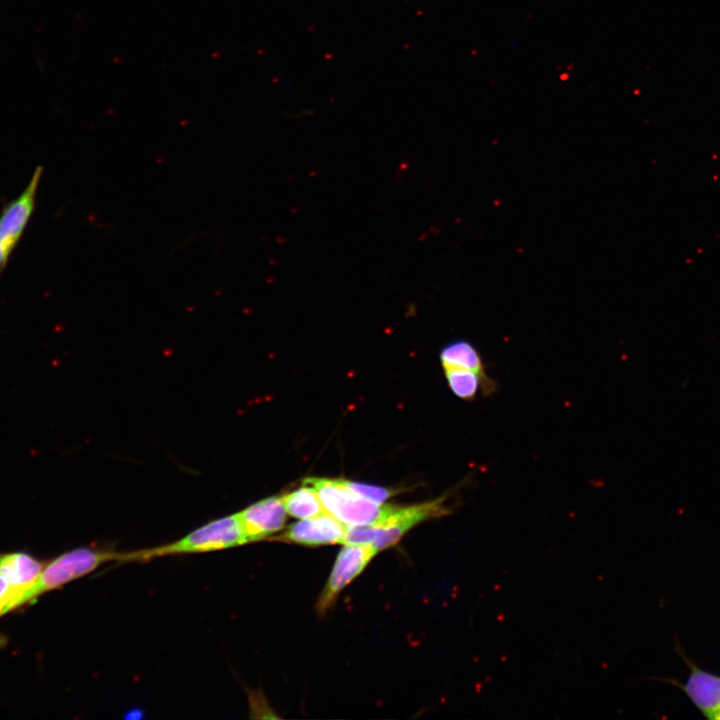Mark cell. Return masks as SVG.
I'll list each match as a JSON object with an SVG mask.
<instances>
[{
    "label": "cell",
    "instance_id": "cell-8",
    "mask_svg": "<svg viewBox=\"0 0 720 720\" xmlns=\"http://www.w3.org/2000/svg\"><path fill=\"white\" fill-rule=\"evenodd\" d=\"M677 650L689 668V676L685 683H679L675 679L665 681L679 687L706 718L712 719L720 709V676L699 668L681 648Z\"/></svg>",
    "mask_w": 720,
    "mask_h": 720
},
{
    "label": "cell",
    "instance_id": "cell-14",
    "mask_svg": "<svg viewBox=\"0 0 720 720\" xmlns=\"http://www.w3.org/2000/svg\"><path fill=\"white\" fill-rule=\"evenodd\" d=\"M341 481L348 489H350L354 493H356L368 500H371L374 502H379V503H383L386 499L390 498L391 496H393L394 494H396L398 492L393 489L370 485V484L357 483V482H352V481H348V480H344V479H341Z\"/></svg>",
    "mask_w": 720,
    "mask_h": 720
},
{
    "label": "cell",
    "instance_id": "cell-2",
    "mask_svg": "<svg viewBox=\"0 0 720 720\" xmlns=\"http://www.w3.org/2000/svg\"><path fill=\"white\" fill-rule=\"evenodd\" d=\"M248 543L238 514L235 513L212 520L176 541L131 551V561H146L170 555L214 552Z\"/></svg>",
    "mask_w": 720,
    "mask_h": 720
},
{
    "label": "cell",
    "instance_id": "cell-7",
    "mask_svg": "<svg viewBox=\"0 0 720 720\" xmlns=\"http://www.w3.org/2000/svg\"><path fill=\"white\" fill-rule=\"evenodd\" d=\"M249 543L270 538L286 524L287 511L281 497H268L237 512Z\"/></svg>",
    "mask_w": 720,
    "mask_h": 720
},
{
    "label": "cell",
    "instance_id": "cell-11",
    "mask_svg": "<svg viewBox=\"0 0 720 720\" xmlns=\"http://www.w3.org/2000/svg\"><path fill=\"white\" fill-rule=\"evenodd\" d=\"M440 359L442 364L465 368L478 374L484 396H490L497 391V382L487 374L481 354L471 342L456 340L447 344L440 352Z\"/></svg>",
    "mask_w": 720,
    "mask_h": 720
},
{
    "label": "cell",
    "instance_id": "cell-3",
    "mask_svg": "<svg viewBox=\"0 0 720 720\" xmlns=\"http://www.w3.org/2000/svg\"><path fill=\"white\" fill-rule=\"evenodd\" d=\"M444 498L397 508L380 522L347 527L341 544H370L377 551L395 545L407 531L420 522L447 514Z\"/></svg>",
    "mask_w": 720,
    "mask_h": 720
},
{
    "label": "cell",
    "instance_id": "cell-4",
    "mask_svg": "<svg viewBox=\"0 0 720 720\" xmlns=\"http://www.w3.org/2000/svg\"><path fill=\"white\" fill-rule=\"evenodd\" d=\"M303 483L316 490L326 513L347 527L380 522L397 508L368 500L354 493L343 484L341 479L310 477Z\"/></svg>",
    "mask_w": 720,
    "mask_h": 720
},
{
    "label": "cell",
    "instance_id": "cell-1",
    "mask_svg": "<svg viewBox=\"0 0 720 720\" xmlns=\"http://www.w3.org/2000/svg\"><path fill=\"white\" fill-rule=\"evenodd\" d=\"M112 561L130 562V551L80 547L65 552L45 564L33 586L19 597L16 609Z\"/></svg>",
    "mask_w": 720,
    "mask_h": 720
},
{
    "label": "cell",
    "instance_id": "cell-5",
    "mask_svg": "<svg viewBox=\"0 0 720 720\" xmlns=\"http://www.w3.org/2000/svg\"><path fill=\"white\" fill-rule=\"evenodd\" d=\"M377 553L370 544H345L318 599L316 609L319 614L331 606L341 590L365 569Z\"/></svg>",
    "mask_w": 720,
    "mask_h": 720
},
{
    "label": "cell",
    "instance_id": "cell-13",
    "mask_svg": "<svg viewBox=\"0 0 720 720\" xmlns=\"http://www.w3.org/2000/svg\"><path fill=\"white\" fill-rule=\"evenodd\" d=\"M448 386L460 399L474 400L482 388V381L475 372L448 364H442Z\"/></svg>",
    "mask_w": 720,
    "mask_h": 720
},
{
    "label": "cell",
    "instance_id": "cell-15",
    "mask_svg": "<svg viewBox=\"0 0 720 720\" xmlns=\"http://www.w3.org/2000/svg\"><path fill=\"white\" fill-rule=\"evenodd\" d=\"M14 593L7 581L0 576V616L10 611V604Z\"/></svg>",
    "mask_w": 720,
    "mask_h": 720
},
{
    "label": "cell",
    "instance_id": "cell-12",
    "mask_svg": "<svg viewBox=\"0 0 720 720\" xmlns=\"http://www.w3.org/2000/svg\"><path fill=\"white\" fill-rule=\"evenodd\" d=\"M281 499L287 514L298 519L313 518L326 513L316 490L308 484L285 494Z\"/></svg>",
    "mask_w": 720,
    "mask_h": 720
},
{
    "label": "cell",
    "instance_id": "cell-16",
    "mask_svg": "<svg viewBox=\"0 0 720 720\" xmlns=\"http://www.w3.org/2000/svg\"><path fill=\"white\" fill-rule=\"evenodd\" d=\"M712 720H720V709L713 715Z\"/></svg>",
    "mask_w": 720,
    "mask_h": 720
},
{
    "label": "cell",
    "instance_id": "cell-6",
    "mask_svg": "<svg viewBox=\"0 0 720 720\" xmlns=\"http://www.w3.org/2000/svg\"><path fill=\"white\" fill-rule=\"evenodd\" d=\"M40 176L41 169L37 168L25 190L8 204L0 216V262H7L30 219Z\"/></svg>",
    "mask_w": 720,
    "mask_h": 720
},
{
    "label": "cell",
    "instance_id": "cell-9",
    "mask_svg": "<svg viewBox=\"0 0 720 720\" xmlns=\"http://www.w3.org/2000/svg\"><path fill=\"white\" fill-rule=\"evenodd\" d=\"M347 526L328 513L301 519L291 524L281 535L271 537L287 543L320 546L342 543Z\"/></svg>",
    "mask_w": 720,
    "mask_h": 720
},
{
    "label": "cell",
    "instance_id": "cell-10",
    "mask_svg": "<svg viewBox=\"0 0 720 720\" xmlns=\"http://www.w3.org/2000/svg\"><path fill=\"white\" fill-rule=\"evenodd\" d=\"M44 566V562L24 552L0 554V576L15 592L10 611L16 609L19 597L33 586Z\"/></svg>",
    "mask_w": 720,
    "mask_h": 720
}]
</instances>
